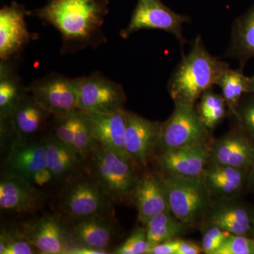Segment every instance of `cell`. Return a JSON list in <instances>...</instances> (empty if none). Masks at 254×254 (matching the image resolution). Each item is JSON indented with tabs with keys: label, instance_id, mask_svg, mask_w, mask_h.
I'll use <instances>...</instances> for the list:
<instances>
[{
	"label": "cell",
	"instance_id": "cell-26",
	"mask_svg": "<svg viewBox=\"0 0 254 254\" xmlns=\"http://www.w3.org/2000/svg\"><path fill=\"white\" fill-rule=\"evenodd\" d=\"M145 225L150 248L165 241L176 238L186 228V224L177 220L170 211L155 215Z\"/></svg>",
	"mask_w": 254,
	"mask_h": 254
},
{
	"label": "cell",
	"instance_id": "cell-4",
	"mask_svg": "<svg viewBox=\"0 0 254 254\" xmlns=\"http://www.w3.org/2000/svg\"><path fill=\"white\" fill-rule=\"evenodd\" d=\"M136 167L98 143L85 160L84 168L115 203L124 204L133 200L141 178Z\"/></svg>",
	"mask_w": 254,
	"mask_h": 254
},
{
	"label": "cell",
	"instance_id": "cell-30",
	"mask_svg": "<svg viewBox=\"0 0 254 254\" xmlns=\"http://www.w3.org/2000/svg\"><path fill=\"white\" fill-rule=\"evenodd\" d=\"M0 235V254H38L18 229L9 230L1 228Z\"/></svg>",
	"mask_w": 254,
	"mask_h": 254
},
{
	"label": "cell",
	"instance_id": "cell-3",
	"mask_svg": "<svg viewBox=\"0 0 254 254\" xmlns=\"http://www.w3.org/2000/svg\"><path fill=\"white\" fill-rule=\"evenodd\" d=\"M53 202L55 213L66 224L115 215L116 204L85 168L64 183Z\"/></svg>",
	"mask_w": 254,
	"mask_h": 254
},
{
	"label": "cell",
	"instance_id": "cell-15",
	"mask_svg": "<svg viewBox=\"0 0 254 254\" xmlns=\"http://www.w3.org/2000/svg\"><path fill=\"white\" fill-rule=\"evenodd\" d=\"M127 112L122 109L110 113L88 114L97 143L114 154L134 163L126 148Z\"/></svg>",
	"mask_w": 254,
	"mask_h": 254
},
{
	"label": "cell",
	"instance_id": "cell-19",
	"mask_svg": "<svg viewBox=\"0 0 254 254\" xmlns=\"http://www.w3.org/2000/svg\"><path fill=\"white\" fill-rule=\"evenodd\" d=\"M52 116L28 93L13 110L9 121L16 139L28 141L44 128Z\"/></svg>",
	"mask_w": 254,
	"mask_h": 254
},
{
	"label": "cell",
	"instance_id": "cell-16",
	"mask_svg": "<svg viewBox=\"0 0 254 254\" xmlns=\"http://www.w3.org/2000/svg\"><path fill=\"white\" fill-rule=\"evenodd\" d=\"M47 167L46 145L41 141L16 139L4 162L3 175L29 181L37 172Z\"/></svg>",
	"mask_w": 254,
	"mask_h": 254
},
{
	"label": "cell",
	"instance_id": "cell-8",
	"mask_svg": "<svg viewBox=\"0 0 254 254\" xmlns=\"http://www.w3.org/2000/svg\"><path fill=\"white\" fill-rule=\"evenodd\" d=\"M81 79L51 73L32 82L27 91L52 115L63 116L78 109Z\"/></svg>",
	"mask_w": 254,
	"mask_h": 254
},
{
	"label": "cell",
	"instance_id": "cell-11",
	"mask_svg": "<svg viewBox=\"0 0 254 254\" xmlns=\"http://www.w3.org/2000/svg\"><path fill=\"white\" fill-rule=\"evenodd\" d=\"M26 8L13 1L0 10V60H14L33 37L28 31Z\"/></svg>",
	"mask_w": 254,
	"mask_h": 254
},
{
	"label": "cell",
	"instance_id": "cell-6",
	"mask_svg": "<svg viewBox=\"0 0 254 254\" xmlns=\"http://www.w3.org/2000/svg\"><path fill=\"white\" fill-rule=\"evenodd\" d=\"M173 113L160 125L158 145L163 152L187 145L205 143L208 128L195 110L194 105L175 103Z\"/></svg>",
	"mask_w": 254,
	"mask_h": 254
},
{
	"label": "cell",
	"instance_id": "cell-39",
	"mask_svg": "<svg viewBox=\"0 0 254 254\" xmlns=\"http://www.w3.org/2000/svg\"><path fill=\"white\" fill-rule=\"evenodd\" d=\"M109 250H99L87 247H76L72 248L68 254H110Z\"/></svg>",
	"mask_w": 254,
	"mask_h": 254
},
{
	"label": "cell",
	"instance_id": "cell-25",
	"mask_svg": "<svg viewBox=\"0 0 254 254\" xmlns=\"http://www.w3.org/2000/svg\"><path fill=\"white\" fill-rule=\"evenodd\" d=\"M216 85L220 87L227 107L233 113L242 97L250 93V77L245 76L242 68H227L220 75Z\"/></svg>",
	"mask_w": 254,
	"mask_h": 254
},
{
	"label": "cell",
	"instance_id": "cell-18",
	"mask_svg": "<svg viewBox=\"0 0 254 254\" xmlns=\"http://www.w3.org/2000/svg\"><path fill=\"white\" fill-rule=\"evenodd\" d=\"M138 220L143 225L159 214L170 211L168 193L161 177L153 173L142 175L133 193Z\"/></svg>",
	"mask_w": 254,
	"mask_h": 254
},
{
	"label": "cell",
	"instance_id": "cell-17",
	"mask_svg": "<svg viewBox=\"0 0 254 254\" xmlns=\"http://www.w3.org/2000/svg\"><path fill=\"white\" fill-rule=\"evenodd\" d=\"M210 154L205 143L187 145L163 152L159 163L168 175L198 178L203 175Z\"/></svg>",
	"mask_w": 254,
	"mask_h": 254
},
{
	"label": "cell",
	"instance_id": "cell-12",
	"mask_svg": "<svg viewBox=\"0 0 254 254\" xmlns=\"http://www.w3.org/2000/svg\"><path fill=\"white\" fill-rule=\"evenodd\" d=\"M66 225L71 249L87 247L109 250L119 234L115 215L93 217Z\"/></svg>",
	"mask_w": 254,
	"mask_h": 254
},
{
	"label": "cell",
	"instance_id": "cell-35",
	"mask_svg": "<svg viewBox=\"0 0 254 254\" xmlns=\"http://www.w3.org/2000/svg\"><path fill=\"white\" fill-rule=\"evenodd\" d=\"M234 114L236 115L241 125L247 131L254 134V95L245 101L242 102L241 100Z\"/></svg>",
	"mask_w": 254,
	"mask_h": 254
},
{
	"label": "cell",
	"instance_id": "cell-1",
	"mask_svg": "<svg viewBox=\"0 0 254 254\" xmlns=\"http://www.w3.org/2000/svg\"><path fill=\"white\" fill-rule=\"evenodd\" d=\"M108 12V0H50L33 14L60 32L64 51L68 52L103 43L102 27Z\"/></svg>",
	"mask_w": 254,
	"mask_h": 254
},
{
	"label": "cell",
	"instance_id": "cell-22",
	"mask_svg": "<svg viewBox=\"0 0 254 254\" xmlns=\"http://www.w3.org/2000/svg\"><path fill=\"white\" fill-rule=\"evenodd\" d=\"M225 57L237 60L242 68L254 58V4L235 19Z\"/></svg>",
	"mask_w": 254,
	"mask_h": 254
},
{
	"label": "cell",
	"instance_id": "cell-9",
	"mask_svg": "<svg viewBox=\"0 0 254 254\" xmlns=\"http://www.w3.org/2000/svg\"><path fill=\"white\" fill-rule=\"evenodd\" d=\"M126 95L123 86L96 71L81 77L77 108L88 114L106 113L125 109Z\"/></svg>",
	"mask_w": 254,
	"mask_h": 254
},
{
	"label": "cell",
	"instance_id": "cell-21",
	"mask_svg": "<svg viewBox=\"0 0 254 254\" xmlns=\"http://www.w3.org/2000/svg\"><path fill=\"white\" fill-rule=\"evenodd\" d=\"M210 158L215 165L243 168L254 159V149L240 133H230L220 138L210 150Z\"/></svg>",
	"mask_w": 254,
	"mask_h": 254
},
{
	"label": "cell",
	"instance_id": "cell-36",
	"mask_svg": "<svg viewBox=\"0 0 254 254\" xmlns=\"http://www.w3.org/2000/svg\"><path fill=\"white\" fill-rule=\"evenodd\" d=\"M54 176L48 167H46L35 173L28 182L36 188L43 190L42 188L48 186L49 184L54 183Z\"/></svg>",
	"mask_w": 254,
	"mask_h": 254
},
{
	"label": "cell",
	"instance_id": "cell-5",
	"mask_svg": "<svg viewBox=\"0 0 254 254\" xmlns=\"http://www.w3.org/2000/svg\"><path fill=\"white\" fill-rule=\"evenodd\" d=\"M161 178L168 193L170 212L177 220L190 223L208 208L210 191L201 177L187 178L167 175Z\"/></svg>",
	"mask_w": 254,
	"mask_h": 254
},
{
	"label": "cell",
	"instance_id": "cell-27",
	"mask_svg": "<svg viewBox=\"0 0 254 254\" xmlns=\"http://www.w3.org/2000/svg\"><path fill=\"white\" fill-rule=\"evenodd\" d=\"M213 225L231 235H245L250 230L247 210L237 205H225L215 209L211 215Z\"/></svg>",
	"mask_w": 254,
	"mask_h": 254
},
{
	"label": "cell",
	"instance_id": "cell-14",
	"mask_svg": "<svg viewBox=\"0 0 254 254\" xmlns=\"http://www.w3.org/2000/svg\"><path fill=\"white\" fill-rule=\"evenodd\" d=\"M161 124L127 112L126 148L136 165H145L158 144Z\"/></svg>",
	"mask_w": 254,
	"mask_h": 254
},
{
	"label": "cell",
	"instance_id": "cell-38",
	"mask_svg": "<svg viewBox=\"0 0 254 254\" xmlns=\"http://www.w3.org/2000/svg\"><path fill=\"white\" fill-rule=\"evenodd\" d=\"M203 252L202 247L191 242L182 240L177 254H199Z\"/></svg>",
	"mask_w": 254,
	"mask_h": 254
},
{
	"label": "cell",
	"instance_id": "cell-29",
	"mask_svg": "<svg viewBox=\"0 0 254 254\" xmlns=\"http://www.w3.org/2000/svg\"><path fill=\"white\" fill-rule=\"evenodd\" d=\"M98 143L92 133L89 115L82 110H76V124L73 135V148L86 160Z\"/></svg>",
	"mask_w": 254,
	"mask_h": 254
},
{
	"label": "cell",
	"instance_id": "cell-20",
	"mask_svg": "<svg viewBox=\"0 0 254 254\" xmlns=\"http://www.w3.org/2000/svg\"><path fill=\"white\" fill-rule=\"evenodd\" d=\"M46 145L47 167L55 182H64L84 169L85 160L71 147L53 134L43 138Z\"/></svg>",
	"mask_w": 254,
	"mask_h": 254
},
{
	"label": "cell",
	"instance_id": "cell-31",
	"mask_svg": "<svg viewBox=\"0 0 254 254\" xmlns=\"http://www.w3.org/2000/svg\"><path fill=\"white\" fill-rule=\"evenodd\" d=\"M76 110L63 116H52V134L73 149Z\"/></svg>",
	"mask_w": 254,
	"mask_h": 254
},
{
	"label": "cell",
	"instance_id": "cell-13",
	"mask_svg": "<svg viewBox=\"0 0 254 254\" xmlns=\"http://www.w3.org/2000/svg\"><path fill=\"white\" fill-rule=\"evenodd\" d=\"M47 193L17 177L2 175L0 180V208L4 213H33L44 205Z\"/></svg>",
	"mask_w": 254,
	"mask_h": 254
},
{
	"label": "cell",
	"instance_id": "cell-10",
	"mask_svg": "<svg viewBox=\"0 0 254 254\" xmlns=\"http://www.w3.org/2000/svg\"><path fill=\"white\" fill-rule=\"evenodd\" d=\"M18 230L38 254H68L71 250L67 225L56 213L25 222Z\"/></svg>",
	"mask_w": 254,
	"mask_h": 254
},
{
	"label": "cell",
	"instance_id": "cell-37",
	"mask_svg": "<svg viewBox=\"0 0 254 254\" xmlns=\"http://www.w3.org/2000/svg\"><path fill=\"white\" fill-rule=\"evenodd\" d=\"M182 240L173 239L153 246L148 254H177Z\"/></svg>",
	"mask_w": 254,
	"mask_h": 254
},
{
	"label": "cell",
	"instance_id": "cell-34",
	"mask_svg": "<svg viewBox=\"0 0 254 254\" xmlns=\"http://www.w3.org/2000/svg\"><path fill=\"white\" fill-rule=\"evenodd\" d=\"M230 234L213 225L205 232L202 240V250L205 254H215Z\"/></svg>",
	"mask_w": 254,
	"mask_h": 254
},
{
	"label": "cell",
	"instance_id": "cell-40",
	"mask_svg": "<svg viewBox=\"0 0 254 254\" xmlns=\"http://www.w3.org/2000/svg\"><path fill=\"white\" fill-rule=\"evenodd\" d=\"M250 93L254 94V74L250 77Z\"/></svg>",
	"mask_w": 254,
	"mask_h": 254
},
{
	"label": "cell",
	"instance_id": "cell-33",
	"mask_svg": "<svg viewBox=\"0 0 254 254\" xmlns=\"http://www.w3.org/2000/svg\"><path fill=\"white\" fill-rule=\"evenodd\" d=\"M215 254H254V240L230 234Z\"/></svg>",
	"mask_w": 254,
	"mask_h": 254
},
{
	"label": "cell",
	"instance_id": "cell-23",
	"mask_svg": "<svg viewBox=\"0 0 254 254\" xmlns=\"http://www.w3.org/2000/svg\"><path fill=\"white\" fill-rule=\"evenodd\" d=\"M15 68L14 60L0 61V119L9 120L13 110L28 94Z\"/></svg>",
	"mask_w": 254,
	"mask_h": 254
},
{
	"label": "cell",
	"instance_id": "cell-24",
	"mask_svg": "<svg viewBox=\"0 0 254 254\" xmlns=\"http://www.w3.org/2000/svg\"><path fill=\"white\" fill-rule=\"evenodd\" d=\"M209 191L220 197L235 194L242 187L243 174L240 168L215 165L204 170L201 176Z\"/></svg>",
	"mask_w": 254,
	"mask_h": 254
},
{
	"label": "cell",
	"instance_id": "cell-28",
	"mask_svg": "<svg viewBox=\"0 0 254 254\" xmlns=\"http://www.w3.org/2000/svg\"><path fill=\"white\" fill-rule=\"evenodd\" d=\"M198 113L208 129H213L226 115V102L222 95L209 89L200 97Z\"/></svg>",
	"mask_w": 254,
	"mask_h": 254
},
{
	"label": "cell",
	"instance_id": "cell-2",
	"mask_svg": "<svg viewBox=\"0 0 254 254\" xmlns=\"http://www.w3.org/2000/svg\"><path fill=\"white\" fill-rule=\"evenodd\" d=\"M228 68V64L208 53L198 36L170 78L169 93L175 103L194 105L203 93L216 85L220 75Z\"/></svg>",
	"mask_w": 254,
	"mask_h": 254
},
{
	"label": "cell",
	"instance_id": "cell-7",
	"mask_svg": "<svg viewBox=\"0 0 254 254\" xmlns=\"http://www.w3.org/2000/svg\"><path fill=\"white\" fill-rule=\"evenodd\" d=\"M190 21L188 16L175 12L161 0H138L129 23L120 32V36L127 39L141 30H160L173 35L183 48L187 42L182 33V26Z\"/></svg>",
	"mask_w": 254,
	"mask_h": 254
},
{
	"label": "cell",
	"instance_id": "cell-32",
	"mask_svg": "<svg viewBox=\"0 0 254 254\" xmlns=\"http://www.w3.org/2000/svg\"><path fill=\"white\" fill-rule=\"evenodd\" d=\"M150 249L146 229L137 227L128 238L114 250L116 254H148Z\"/></svg>",
	"mask_w": 254,
	"mask_h": 254
}]
</instances>
